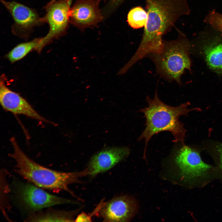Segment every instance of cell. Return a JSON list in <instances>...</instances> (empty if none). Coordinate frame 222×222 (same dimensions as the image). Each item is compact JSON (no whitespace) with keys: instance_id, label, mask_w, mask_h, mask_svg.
Returning a JSON list of instances; mask_svg holds the SVG:
<instances>
[{"instance_id":"cell-1","label":"cell","mask_w":222,"mask_h":222,"mask_svg":"<svg viewBox=\"0 0 222 222\" xmlns=\"http://www.w3.org/2000/svg\"><path fill=\"white\" fill-rule=\"evenodd\" d=\"M145 1L147 19L140 43L130 59L134 64L149 54L160 52L163 35L171 30L181 16L189 12L186 0Z\"/></svg>"},{"instance_id":"cell-2","label":"cell","mask_w":222,"mask_h":222,"mask_svg":"<svg viewBox=\"0 0 222 222\" xmlns=\"http://www.w3.org/2000/svg\"><path fill=\"white\" fill-rule=\"evenodd\" d=\"M146 101L148 106L139 110L145 118V128L138 139V141L144 140L145 151L152 137L164 131L171 133L174 138L173 142L184 144L186 130L179 117L197 109H189L187 102L177 106L167 105L159 99L157 91L153 99L147 97Z\"/></svg>"},{"instance_id":"cell-3","label":"cell","mask_w":222,"mask_h":222,"mask_svg":"<svg viewBox=\"0 0 222 222\" xmlns=\"http://www.w3.org/2000/svg\"><path fill=\"white\" fill-rule=\"evenodd\" d=\"M13 151L9 156L15 160L16 172L25 179L40 187L58 192L71 193L69 185L79 182V179L88 175L87 169L79 172H65L52 170L35 162L22 150L14 137L10 139Z\"/></svg>"},{"instance_id":"cell-4","label":"cell","mask_w":222,"mask_h":222,"mask_svg":"<svg viewBox=\"0 0 222 222\" xmlns=\"http://www.w3.org/2000/svg\"><path fill=\"white\" fill-rule=\"evenodd\" d=\"M190 45L185 39L163 41L162 49L150 54L158 73L169 81L180 83V77L185 69H190L189 52Z\"/></svg>"},{"instance_id":"cell-5","label":"cell","mask_w":222,"mask_h":222,"mask_svg":"<svg viewBox=\"0 0 222 222\" xmlns=\"http://www.w3.org/2000/svg\"><path fill=\"white\" fill-rule=\"evenodd\" d=\"M71 0H52L46 7V14L42 18L43 22L49 25V31L41 38L36 50L40 51L52 39L62 35L64 32L69 19Z\"/></svg>"},{"instance_id":"cell-6","label":"cell","mask_w":222,"mask_h":222,"mask_svg":"<svg viewBox=\"0 0 222 222\" xmlns=\"http://www.w3.org/2000/svg\"><path fill=\"white\" fill-rule=\"evenodd\" d=\"M38 187L29 183H19L17 197L22 206L27 210L37 211L54 205L73 203L71 200L50 194Z\"/></svg>"},{"instance_id":"cell-7","label":"cell","mask_w":222,"mask_h":222,"mask_svg":"<svg viewBox=\"0 0 222 222\" xmlns=\"http://www.w3.org/2000/svg\"><path fill=\"white\" fill-rule=\"evenodd\" d=\"M138 208L136 200L127 195L113 198L101 203L92 212L104 221L127 222L135 215Z\"/></svg>"},{"instance_id":"cell-8","label":"cell","mask_w":222,"mask_h":222,"mask_svg":"<svg viewBox=\"0 0 222 222\" xmlns=\"http://www.w3.org/2000/svg\"><path fill=\"white\" fill-rule=\"evenodd\" d=\"M173 160L180 175L186 179L201 176L211 167L203 161L197 151L184 144L175 150Z\"/></svg>"},{"instance_id":"cell-9","label":"cell","mask_w":222,"mask_h":222,"mask_svg":"<svg viewBox=\"0 0 222 222\" xmlns=\"http://www.w3.org/2000/svg\"><path fill=\"white\" fill-rule=\"evenodd\" d=\"M6 79L4 75L1 76L0 103L5 110L14 114L25 115L39 121L52 123L39 114L25 99L7 86Z\"/></svg>"},{"instance_id":"cell-10","label":"cell","mask_w":222,"mask_h":222,"mask_svg":"<svg viewBox=\"0 0 222 222\" xmlns=\"http://www.w3.org/2000/svg\"><path fill=\"white\" fill-rule=\"evenodd\" d=\"M129 149L126 146L105 148L93 156L87 168L88 175L94 177L109 170L126 158L130 154Z\"/></svg>"},{"instance_id":"cell-11","label":"cell","mask_w":222,"mask_h":222,"mask_svg":"<svg viewBox=\"0 0 222 222\" xmlns=\"http://www.w3.org/2000/svg\"><path fill=\"white\" fill-rule=\"evenodd\" d=\"M69 19L75 25L85 27L98 22L101 16L96 2L84 0L77 2L70 10Z\"/></svg>"},{"instance_id":"cell-12","label":"cell","mask_w":222,"mask_h":222,"mask_svg":"<svg viewBox=\"0 0 222 222\" xmlns=\"http://www.w3.org/2000/svg\"><path fill=\"white\" fill-rule=\"evenodd\" d=\"M1 1L12 15L15 26L20 30H29L43 22L35 10L28 7L15 1Z\"/></svg>"},{"instance_id":"cell-13","label":"cell","mask_w":222,"mask_h":222,"mask_svg":"<svg viewBox=\"0 0 222 222\" xmlns=\"http://www.w3.org/2000/svg\"><path fill=\"white\" fill-rule=\"evenodd\" d=\"M205 60L210 69L222 73V42L217 39L206 43L203 47Z\"/></svg>"},{"instance_id":"cell-14","label":"cell","mask_w":222,"mask_h":222,"mask_svg":"<svg viewBox=\"0 0 222 222\" xmlns=\"http://www.w3.org/2000/svg\"><path fill=\"white\" fill-rule=\"evenodd\" d=\"M76 212L49 210L31 215L27 219L30 221H73Z\"/></svg>"},{"instance_id":"cell-15","label":"cell","mask_w":222,"mask_h":222,"mask_svg":"<svg viewBox=\"0 0 222 222\" xmlns=\"http://www.w3.org/2000/svg\"><path fill=\"white\" fill-rule=\"evenodd\" d=\"M41 39L37 38L17 45L7 54V58L12 63L22 59L33 50L36 49Z\"/></svg>"},{"instance_id":"cell-16","label":"cell","mask_w":222,"mask_h":222,"mask_svg":"<svg viewBox=\"0 0 222 222\" xmlns=\"http://www.w3.org/2000/svg\"><path fill=\"white\" fill-rule=\"evenodd\" d=\"M147 13L142 8L137 6L129 12L127 16L129 25L134 29L145 27L147 19Z\"/></svg>"},{"instance_id":"cell-17","label":"cell","mask_w":222,"mask_h":222,"mask_svg":"<svg viewBox=\"0 0 222 222\" xmlns=\"http://www.w3.org/2000/svg\"><path fill=\"white\" fill-rule=\"evenodd\" d=\"M206 20L212 27L222 32V14L215 11L210 13Z\"/></svg>"},{"instance_id":"cell-18","label":"cell","mask_w":222,"mask_h":222,"mask_svg":"<svg viewBox=\"0 0 222 222\" xmlns=\"http://www.w3.org/2000/svg\"><path fill=\"white\" fill-rule=\"evenodd\" d=\"M212 146V149L217 155L222 168V143H214Z\"/></svg>"},{"instance_id":"cell-19","label":"cell","mask_w":222,"mask_h":222,"mask_svg":"<svg viewBox=\"0 0 222 222\" xmlns=\"http://www.w3.org/2000/svg\"><path fill=\"white\" fill-rule=\"evenodd\" d=\"M76 222H91L92 221L91 216L84 212L79 214L75 219Z\"/></svg>"},{"instance_id":"cell-20","label":"cell","mask_w":222,"mask_h":222,"mask_svg":"<svg viewBox=\"0 0 222 222\" xmlns=\"http://www.w3.org/2000/svg\"><path fill=\"white\" fill-rule=\"evenodd\" d=\"M123 0H111V2L112 5L113 6H117Z\"/></svg>"}]
</instances>
